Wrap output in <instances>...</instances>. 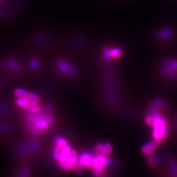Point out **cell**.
Returning a JSON list of instances; mask_svg holds the SVG:
<instances>
[{
    "label": "cell",
    "instance_id": "9c48e42d",
    "mask_svg": "<svg viewBox=\"0 0 177 177\" xmlns=\"http://www.w3.org/2000/svg\"><path fill=\"white\" fill-rule=\"evenodd\" d=\"M112 150V146L110 144V143H106L103 145V147H102V150H101V153L103 154L104 156H108L110 155L111 152Z\"/></svg>",
    "mask_w": 177,
    "mask_h": 177
},
{
    "label": "cell",
    "instance_id": "2e32d148",
    "mask_svg": "<svg viewBox=\"0 0 177 177\" xmlns=\"http://www.w3.org/2000/svg\"><path fill=\"white\" fill-rule=\"evenodd\" d=\"M56 144H57V146L61 147V148H62V147L67 145L66 141L65 140V138H61V137H59L58 138H56Z\"/></svg>",
    "mask_w": 177,
    "mask_h": 177
},
{
    "label": "cell",
    "instance_id": "277c9868",
    "mask_svg": "<svg viewBox=\"0 0 177 177\" xmlns=\"http://www.w3.org/2000/svg\"><path fill=\"white\" fill-rule=\"evenodd\" d=\"M57 66L58 68L61 71H64L65 73H66L70 75H74L76 74V70L74 68L70 66L69 64L65 61H60L57 63Z\"/></svg>",
    "mask_w": 177,
    "mask_h": 177
},
{
    "label": "cell",
    "instance_id": "6da1fadb",
    "mask_svg": "<svg viewBox=\"0 0 177 177\" xmlns=\"http://www.w3.org/2000/svg\"><path fill=\"white\" fill-rule=\"evenodd\" d=\"M153 115L155 116V123L153 125V138L155 140L161 142L168 134L167 123L160 114L155 113Z\"/></svg>",
    "mask_w": 177,
    "mask_h": 177
},
{
    "label": "cell",
    "instance_id": "30bf717a",
    "mask_svg": "<svg viewBox=\"0 0 177 177\" xmlns=\"http://www.w3.org/2000/svg\"><path fill=\"white\" fill-rule=\"evenodd\" d=\"M26 97L30 102H36V103H38L40 101V97L38 96V95L33 93H27Z\"/></svg>",
    "mask_w": 177,
    "mask_h": 177
},
{
    "label": "cell",
    "instance_id": "e0dca14e",
    "mask_svg": "<svg viewBox=\"0 0 177 177\" xmlns=\"http://www.w3.org/2000/svg\"><path fill=\"white\" fill-rule=\"evenodd\" d=\"M71 152V149L69 145L67 144L62 148V153L65 156H68Z\"/></svg>",
    "mask_w": 177,
    "mask_h": 177
},
{
    "label": "cell",
    "instance_id": "8fae6325",
    "mask_svg": "<svg viewBox=\"0 0 177 177\" xmlns=\"http://www.w3.org/2000/svg\"><path fill=\"white\" fill-rule=\"evenodd\" d=\"M28 109L33 112H39L40 111V106L36 102H31Z\"/></svg>",
    "mask_w": 177,
    "mask_h": 177
},
{
    "label": "cell",
    "instance_id": "d6986e66",
    "mask_svg": "<svg viewBox=\"0 0 177 177\" xmlns=\"http://www.w3.org/2000/svg\"><path fill=\"white\" fill-rule=\"evenodd\" d=\"M169 30H164L163 32H161L159 33V36L163 37V38H165V37H167L168 36H169Z\"/></svg>",
    "mask_w": 177,
    "mask_h": 177
},
{
    "label": "cell",
    "instance_id": "ffe728a7",
    "mask_svg": "<svg viewBox=\"0 0 177 177\" xmlns=\"http://www.w3.org/2000/svg\"><path fill=\"white\" fill-rule=\"evenodd\" d=\"M148 163H149L150 166H151L152 167H155V165H156L155 161H154L153 157L152 156H149L148 157Z\"/></svg>",
    "mask_w": 177,
    "mask_h": 177
},
{
    "label": "cell",
    "instance_id": "3957f363",
    "mask_svg": "<svg viewBox=\"0 0 177 177\" xmlns=\"http://www.w3.org/2000/svg\"><path fill=\"white\" fill-rule=\"evenodd\" d=\"M160 141H158L154 139V141L150 142L148 144H146V145L143 146L142 148V151L145 154L151 153L152 152L154 151V150L157 149L158 147L160 145Z\"/></svg>",
    "mask_w": 177,
    "mask_h": 177
},
{
    "label": "cell",
    "instance_id": "7a4b0ae2",
    "mask_svg": "<svg viewBox=\"0 0 177 177\" xmlns=\"http://www.w3.org/2000/svg\"><path fill=\"white\" fill-rule=\"evenodd\" d=\"M76 165L79 167L85 166L87 167H93L95 165V157H93L89 154L85 153L80 157L78 163H77Z\"/></svg>",
    "mask_w": 177,
    "mask_h": 177
},
{
    "label": "cell",
    "instance_id": "ac0fdd59",
    "mask_svg": "<svg viewBox=\"0 0 177 177\" xmlns=\"http://www.w3.org/2000/svg\"><path fill=\"white\" fill-rule=\"evenodd\" d=\"M8 64H9V65L11 68H13L14 70H17V71H21V68H20V66H18L15 62L11 61H9V62H8Z\"/></svg>",
    "mask_w": 177,
    "mask_h": 177
},
{
    "label": "cell",
    "instance_id": "4fadbf2b",
    "mask_svg": "<svg viewBox=\"0 0 177 177\" xmlns=\"http://www.w3.org/2000/svg\"><path fill=\"white\" fill-rule=\"evenodd\" d=\"M59 166L62 169H63V170L65 171H70L74 167L73 165H71L70 163H68V162H66V161L62 162V163H60Z\"/></svg>",
    "mask_w": 177,
    "mask_h": 177
},
{
    "label": "cell",
    "instance_id": "9a60e30c",
    "mask_svg": "<svg viewBox=\"0 0 177 177\" xmlns=\"http://www.w3.org/2000/svg\"><path fill=\"white\" fill-rule=\"evenodd\" d=\"M146 123L148 125L150 126H153L154 123H155V116L152 114H150L148 117L146 118Z\"/></svg>",
    "mask_w": 177,
    "mask_h": 177
},
{
    "label": "cell",
    "instance_id": "7c38bea8",
    "mask_svg": "<svg viewBox=\"0 0 177 177\" xmlns=\"http://www.w3.org/2000/svg\"><path fill=\"white\" fill-rule=\"evenodd\" d=\"M93 171L95 175L100 176L104 172L103 165H95L93 167Z\"/></svg>",
    "mask_w": 177,
    "mask_h": 177
},
{
    "label": "cell",
    "instance_id": "5b68a950",
    "mask_svg": "<svg viewBox=\"0 0 177 177\" xmlns=\"http://www.w3.org/2000/svg\"><path fill=\"white\" fill-rule=\"evenodd\" d=\"M47 116H43L41 118H40L38 120L35 122V126L41 131H44L47 129L49 123L47 122Z\"/></svg>",
    "mask_w": 177,
    "mask_h": 177
},
{
    "label": "cell",
    "instance_id": "44dd1931",
    "mask_svg": "<svg viewBox=\"0 0 177 177\" xmlns=\"http://www.w3.org/2000/svg\"><path fill=\"white\" fill-rule=\"evenodd\" d=\"M31 66L33 69H37L39 66V64L37 62V61H32L31 62Z\"/></svg>",
    "mask_w": 177,
    "mask_h": 177
},
{
    "label": "cell",
    "instance_id": "ba28073f",
    "mask_svg": "<svg viewBox=\"0 0 177 177\" xmlns=\"http://www.w3.org/2000/svg\"><path fill=\"white\" fill-rule=\"evenodd\" d=\"M31 102L26 97H18L15 100V104L17 106L24 109H28Z\"/></svg>",
    "mask_w": 177,
    "mask_h": 177
},
{
    "label": "cell",
    "instance_id": "52a82bcc",
    "mask_svg": "<svg viewBox=\"0 0 177 177\" xmlns=\"http://www.w3.org/2000/svg\"><path fill=\"white\" fill-rule=\"evenodd\" d=\"M54 157L55 160L57 161L58 163H62L65 161L66 156H65L62 153V148L58 146H56L54 149Z\"/></svg>",
    "mask_w": 177,
    "mask_h": 177
},
{
    "label": "cell",
    "instance_id": "8992f818",
    "mask_svg": "<svg viewBox=\"0 0 177 177\" xmlns=\"http://www.w3.org/2000/svg\"><path fill=\"white\" fill-rule=\"evenodd\" d=\"M77 153L76 150H71V152L68 156H66L65 161L70 163L71 165L75 167L77 163Z\"/></svg>",
    "mask_w": 177,
    "mask_h": 177
},
{
    "label": "cell",
    "instance_id": "5bb4252c",
    "mask_svg": "<svg viewBox=\"0 0 177 177\" xmlns=\"http://www.w3.org/2000/svg\"><path fill=\"white\" fill-rule=\"evenodd\" d=\"M27 92L22 89H17L14 91V95L17 97H26Z\"/></svg>",
    "mask_w": 177,
    "mask_h": 177
}]
</instances>
